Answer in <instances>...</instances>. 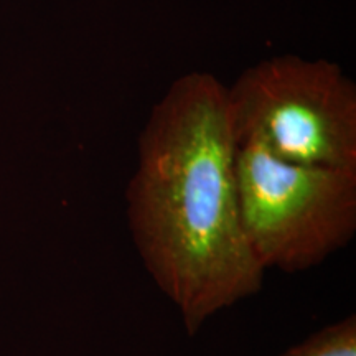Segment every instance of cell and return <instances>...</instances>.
<instances>
[{
	"mask_svg": "<svg viewBox=\"0 0 356 356\" xmlns=\"http://www.w3.org/2000/svg\"><path fill=\"white\" fill-rule=\"evenodd\" d=\"M236 150L226 86L203 71L172 83L139 137L129 229L188 335L264 280L241 225Z\"/></svg>",
	"mask_w": 356,
	"mask_h": 356,
	"instance_id": "obj_1",
	"label": "cell"
},
{
	"mask_svg": "<svg viewBox=\"0 0 356 356\" xmlns=\"http://www.w3.org/2000/svg\"><path fill=\"white\" fill-rule=\"evenodd\" d=\"M279 356H356V317L346 315L320 328Z\"/></svg>",
	"mask_w": 356,
	"mask_h": 356,
	"instance_id": "obj_4",
	"label": "cell"
},
{
	"mask_svg": "<svg viewBox=\"0 0 356 356\" xmlns=\"http://www.w3.org/2000/svg\"><path fill=\"white\" fill-rule=\"evenodd\" d=\"M226 96L238 144L297 165L356 170V86L333 61L269 58Z\"/></svg>",
	"mask_w": 356,
	"mask_h": 356,
	"instance_id": "obj_2",
	"label": "cell"
},
{
	"mask_svg": "<svg viewBox=\"0 0 356 356\" xmlns=\"http://www.w3.org/2000/svg\"><path fill=\"white\" fill-rule=\"evenodd\" d=\"M236 181L244 236L264 273L309 269L353 239L356 170L289 163L244 142Z\"/></svg>",
	"mask_w": 356,
	"mask_h": 356,
	"instance_id": "obj_3",
	"label": "cell"
}]
</instances>
